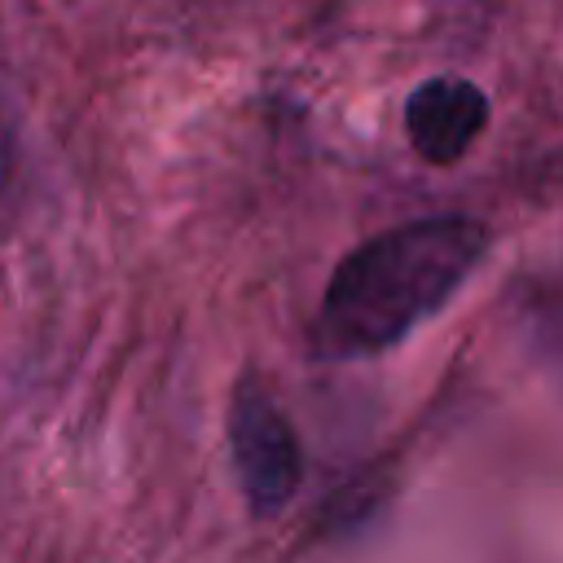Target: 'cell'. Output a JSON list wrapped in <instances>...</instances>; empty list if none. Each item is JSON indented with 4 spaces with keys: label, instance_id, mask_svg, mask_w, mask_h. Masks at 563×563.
Here are the masks:
<instances>
[{
    "label": "cell",
    "instance_id": "obj_4",
    "mask_svg": "<svg viewBox=\"0 0 563 563\" xmlns=\"http://www.w3.org/2000/svg\"><path fill=\"white\" fill-rule=\"evenodd\" d=\"M18 163H22V145H18V106H13V92H9L4 79H0V207L13 198Z\"/></svg>",
    "mask_w": 563,
    "mask_h": 563
},
{
    "label": "cell",
    "instance_id": "obj_1",
    "mask_svg": "<svg viewBox=\"0 0 563 563\" xmlns=\"http://www.w3.org/2000/svg\"><path fill=\"white\" fill-rule=\"evenodd\" d=\"M488 224L427 216L352 246L325 282L317 343L325 356H374L431 321L479 268Z\"/></svg>",
    "mask_w": 563,
    "mask_h": 563
},
{
    "label": "cell",
    "instance_id": "obj_3",
    "mask_svg": "<svg viewBox=\"0 0 563 563\" xmlns=\"http://www.w3.org/2000/svg\"><path fill=\"white\" fill-rule=\"evenodd\" d=\"M488 128V97L462 75H431L405 101L409 150L431 167H453Z\"/></svg>",
    "mask_w": 563,
    "mask_h": 563
},
{
    "label": "cell",
    "instance_id": "obj_2",
    "mask_svg": "<svg viewBox=\"0 0 563 563\" xmlns=\"http://www.w3.org/2000/svg\"><path fill=\"white\" fill-rule=\"evenodd\" d=\"M229 449H233V471H238L251 515L268 519L286 510L303 484V449H299L290 418L282 413V405L268 396V387L255 374H246L233 387Z\"/></svg>",
    "mask_w": 563,
    "mask_h": 563
}]
</instances>
